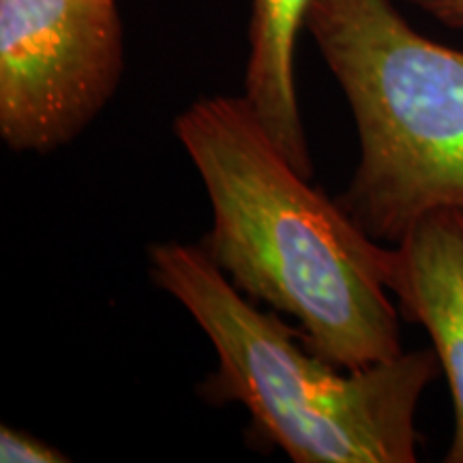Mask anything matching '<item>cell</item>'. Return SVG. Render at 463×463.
<instances>
[{"label":"cell","mask_w":463,"mask_h":463,"mask_svg":"<svg viewBox=\"0 0 463 463\" xmlns=\"http://www.w3.org/2000/svg\"><path fill=\"white\" fill-rule=\"evenodd\" d=\"M174 133L211 202L202 249L247 298L292 317L311 350L350 372L403 352L391 247L309 183L245 97H202Z\"/></svg>","instance_id":"obj_1"},{"label":"cell","mask_w":463,"mask_h":463,"mask_svg":"<svg viewBox=\"0 0 463 463\" xmlns=\"http://www.w3.org/2000/svg\"><path fill=\"white\" fill-rule=\"evenodd\" d=\"M148 273L187 309L217 352L204 391L236 402L297 463H414L416 412L438 378L433 350L399 352L364 369L337 367L303 333L266 314L206 256L183 242L148 247Z\"/></svg>","instance_id":"obj_2"},{"label":"cell","mask_w":463,"mask_h":463,"mask_svg":"<svg viewBox=\"0 0 463 463\" xmlns=\"http://www.w3.org/2000/svg\"><path fill=\"white\" fill-rule=\"evenodd\" d=\"M305 31L344 92L361 159L337 202L382 245L439 208L463 211V52L395 0H314Z\"/></svg>","instance_id":"obj_3"},{"label":"cell","mask_w":463,"mask_h":463,"mask_svg":"<svg viewBox=\"0 0 463 463\" xmlns=\"http://www.w3.org/2000/svg\"><path fill=\"white\" fill-rule=\"evenodd\" d=\"M125 73L116 0H0V137L17 153L67 146Z\"/></svg>","instance_id":"obj_4"},{"label":"cell","mask_w":463,"mask_h":463,"mask_svg":"<svg viewBox=\"0 0 463 463\" xmlns=\"http://www.w3.org/2000/svg\"><path fill=\"white\" fill-rule=\"evenodd\" d=\"M389 247L386 286L399 314L430 333L453 399L444 461L463 463V211H433Z\"/></svg>","instance_id":"obj_5"},{"label":"cell","mask_w":463,"mask_h":463,"mask_svg":"<svg viewBox=\"0 0 463 463\" xmlns=\"http://www.w3.org/2000/svg\"><path fill=\"white\" fill-rule=\"evenodd\" d=\"M314 0H251L245 97L264 131L311 178L309 148L297 92V43Z\"/></svg>","instance_id":"obj_6"},{"label":"cell","mask_w":463,"mask_h":463,"mask_svg":"<svg viewBox=\"0 0 463 463\" xmlns=\"http://www.w3.org/2000/svg\"><path fill=\"white\" fill-rule=\"evenodd\" d=\"M0 461L3 463H65L71 461L65 453L45 439L15 427H0Z\"/></svg>","instance_id":"obj_7"},{"label":"cell","mask_w":463,"mask_h":463,"mask_svg":"<svg viewBox=\"0 0 463 463\" xmlns=\"http://www.w3.org/2000/svg\"><path fill=\"white\" fill-rule=\"evenodd\" d=\"M439 24L463 31V0H408Z\"/></svg>","instance_id":"obj_8"}]
</instances>
